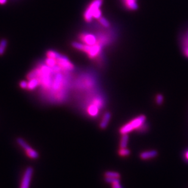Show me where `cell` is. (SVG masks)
Here are the masks:
<instances>
[{
    "label": "cell",
    "instance_id": "cell-1",
    "mask_svg": "<svg viewBox=\"0 0 188 188\" xmlns=\"http://www.w3.org/2000/svg\"><path fill=\"white\" fill-rule=\"evenodd\" d=\"M72 46L81 51L86 53L89 59L94 60L98 64L102 61V46L97 43L94 45H87L84 43L74 42L72 44Z\"/></svg>",
    "mask_w": 188,
    "mask_h": 188
},
{
    "label": "cell",
    "instance_id": "cell-2",
    "mask_svg": "<svg viewBox=\"0 0 188 188\" xmlns=\"http://www.w3.org/2000/svg\"><path fill=\"white\" fill-rule=\"evenodd\" d=\"M146 117L144 115H140L135 118H134L130 122L123 125L119 129L120 133L126 134L131 132L133 130L139 131V129L145 123Z\"/></svg>",
    "mask_w": 188,
    "mask_h": 188
},
{
    "label": "cell",
    "instance_id": "cell-3",
    "mask_svg": "<svg viewBox=\"0 0 188 188\" xmlns=\"http://www.w3.org/2000/svg\"><path fill=\"white\" fill-rule=\"evenodd\" d=\"M103 0H93L84 13V18L87 22H91L96 12L100 10Z\"/></svg>",
    "mask_w": 188,
    "mask_h": 188
},
{
    "label": "cell",
    "instance_id": "cell-4",
    "mask_svg": "<svg viewBox=\"0 0 188 188\" xmlns=\"http://www.w3.org/2000/svg\"><path fill=\"white\" fill-rule=\"evenodd\" d=\"M58 65L59 66L61 69L65 72H72L75 70V66L73 63L67 58L65 56L60 55L56 59Z\"/></svg>",
    "mask_w": 188,
    "mask_h": 188
},
{
    "label": "cell",
    "instance_id": "cell-5",
    "mask_svg": "<svg viewBox=\"0 0 188 188\" xmlns=\"http://www.w3.org/2000/svg\"><path fill=\"white\" fill-rule=\"evenodd\" d=\"M79 39L83 42V43L87 45H94L97 43L96 35L87 32L81 33L79 35Z\"/></svg>",
    "mask_w": 188,
    "mask_h": 188
},
{
    "label": "cell",
    "instance_id": "cell-6",
    "mask_svg": "<svg viewBox=\"0 0 188 188\" xmlns=\"http://www.w3.org/2000/svg\"><path fill=\"white\" fill-rule=\"evenodd\" d=\"M33 169L31 167L27 168L23 175L20 188H29L32 178Z\"/></svg>",
    "mask_w": 188,
    "mask_h": 188
},
{
    "label": "cell",
    "instance_id": "cell-7",
    "mask_svg": "<svg viewBox=\"0 0 188 188\" xmlns=\"http://www.w3.org/2000/svg\"><path fill=\"white\" fill-rule=\"evenodd\" d=\"M84 110L86 114L91 118L97 117L98 116L101 110V109L97 106L92 104H88L86 106H85Z\"/></svg>",
    "mask_w": 188,
    "mask_h": 188
},
{
    "label": "cell",
    "instance_id": "cell-8",
    "mask_svg": "<svg viewBox=\"0 0 188 188\" xmlns=\"http://www.w3.org/2000/svg\"><path fill=\"white\" fill-rule=\"evenodd\" d=\"M124 6L130 11H136L138 9L137 0H122Z\"/></svg>",
    "mask_w": 188,
    "mask_h": 188
},
{
    "label": "cell",
    "instance_id": "cell-9",
    "mask_svg": "<svg viewBox=\"0 0 188 188\" xmlns=\"http://www.w3.org/2000/svg\"><path fill=\"white\" fill-rule=\"evenodd\" d=\"M111 117V113L110 112H106L104 114V115H103V116L101 120L100 123V128L105 129L107 127V126L108 125V124H109Z\"/></svg>",
    "mask_w": 188,
    "mask_h": 188
},
{
    "label": "cell",
    "instance_id": "cell-10",
    "mask_svg": "<svg viewBox=\"0 0 188 188\" xmlns=\"http://www.w3.org/2000/svg\"><path fill=\"white\" fill-rule=\"evenodd\" d=\"M158 155V152L156 150H150L144 151L140 154V158L142 159L146 160L151 158H153Z\"/></svg>",
    "mask_w": 188,
    "mask_h": 188
},
{
    "label": "cell",
    "instance_id": "cell-11",
    "mask_svg": "<svg viewBox=\"0 0 188 188\" xmlns=\"http://www.w3.org/2000/svg\"><path fill=\"white\" fill-rule=\"evenodd\" d=\"M28 82V89L32 91L35 89L38 86H39V81L37 78H33L30 79H29Z\"/></svg>",
    "mask_w": 188,
    "mask_h": 188
},
{
    "label": "cell",
    "instance_id": "cell-12",
    "mask_svg": "<svg viewBox=\"0 0 188 188\" xmlns=\"http://www.w3.org/2000/svg\"><path fill=\"white\" fill-rule=\"evenodd\" d=\"M129 140V137L128 136V134H123L120 141V148H126L128 145Z\"/></svg>",
    "mask_w": 188,
    "mask_h": 188
},
{
    "label": "cell",
    "instance_id": "cell-13",
    "mask_svg": "<svg viewBox=\"0 0 188 188\" xmlns=\"http://www.w3.org/2000/svg\"><path fill=\"white\" fill-rule=\"evenodd\" d=\"M45 64L48 65V67L53 68L55 67V66L57 65L58 62H57V60L55 58H47L45 60Z\"/></svg>",
    "mask_w": 188,
    "mask_h": 188
},
{
    "label": "cell",
    "instance_id": "cell-14",
    "mask_svg": "<svg viewBox=\"0 0 188 188\" xmlns=\"http://www.w3.org/2000/svg\"><path fill=\"white\" fill-rule=\"evenodd\" d=\"M17 142L21 147H23L25 150L26 151H28V150L31 149V147L28 144H27L23 139H22L21 138H18L17 139Z\"/></svg>",
    "mask_w": 188,
    "mask_h": 188
},
{
    "label": "cell",
    "instance_id": "cell-15",
    "mask_svg": "<svg viewBox=\"0 0 188 188\" xmlns=\"http://www.w3.org/2000/svg\"><path fill=\"white\" fill-rule=\"evenodd\" d=\"M8 42L6 39H3L0 42V56L3 55L7 46Z\"/></svg>",
    "mask_w": 188,
    "mask_h": 188
},
{
    "label": "cell",
    "instance_id": "cell-16",
    "mask_svg": "<svg viewBox=\"0 0 188 188\" xmlns=\"http://www.w3.org/2000/svg\"><path fill=\"white\" fill-rule=\"evenodd\" d=\"M98 20L99 23H100V24L101 26H103L105 28H108L110 26V23L108 21V20L104 17H101Z\"/></svg>",
    "mask_w": 188,
    "mask_h": 188
},
{
    "label": "cell",
    "instance_id": "cell-17",
    "mask_svg": "<svg viewBox=\"0 0 188 188\" xmlns=\"http://www.w3.org/2000/svg\"><path fill=\"white\" fill-rule=\"evenodd\" d=\"M105 177H109V178H114L119 179L120 178V174L118 172H107L104 174Z\"/></svg>",
    "mask_w": 188,
    "mask_h": 188
},
{
    "label": "cell",
    "instance_id": "cell-18",
    "mask_svg": "<svg viewBox=\"0 0 188 188\" xmlns=\"http://www.w3.org/2000/svg\"><path fill=\"white\" fill-rule=\"evenodd\" d=\"M26 153H27V155H28V156H30V158H33V159H36L39 156L38 153L36 151L33 150L32 148L28 151H26Z\"/></svg>",
    "mask_w": 188,
    "mask_h": 188
},
{
    "label": "cell",
    "instance_id": "cell-19",
    "mask_svg": "<svg viewBox=\"0 0 188 188\" xmlns=\"http://www.w3.org/2000/svg\"><path fill=\"white\" fill-rule=\"evenodd\" d=\"M129 154L130 151L126 148H120V149L119 150V155L120 156H127L129 155Z\"/></svg>",
    "mask_w": 188,
    "mask_h": 188
},
{
    "label": "cell",
    "instance_id": "cell-20",
    "mask_svg": "<svg viewBox=\"0 0 188 188\" xmlns=\"http://www.w3.org/2000/svg\"><path fill=\"white\" fill-rule=\"evenodd\" d=\"M164 101V97L161 94H158L156 97V103L158 104H161L163 103Z\"/></svg>",
    "mask_w": 188,
    "mask_h": 188
},
{
    "label": "cell",
    "instance_id": "cell-21",
    "mask_svg": "<svg viewBox=\"0 0 188 188\" xmlns=\"http://www.w3.org/2000/svg\"><path fill=\"white\" fill-rule=\"evenodd\" d=\"M111 186H112V188H123L121 186V184H120V181L119 180L113 182V183H111Z\"/></svg>",
    "mask_w": 188,
    "mask_h": 188
},
{
    "label": "cell",
    "instance_id": "cell-22",
    "mask_svg": "<svg viewBox=\"0 0 188 188\" xmlns=\"http://www.w3.org/2000/svg\"><path fill=\"white\" fill-rule=\"evenodd\" d=\"M20 86L24 89H28V83L25 81H22L20 83Z\"/></svg>",
    "mask_w": 188,
    "mask_h": 188
},
{
    "label": "cell",
    "instance_id": "cell-23",
    "mask_svg": "<svg viewBox=\"0 0 188 188\" xmlns=\"http://www.w3.org/2000/svg\"><path fill=\"white\" fill-rule=\"evenodd\" d=\"M183 44L184 46H188V33L183 39Z\"/></svg>",
    "mask_w": 188,
    "mask_h": 188
},
{
    "label": "cell",
    "instance_id": "cell-24",
    "mask_svg": "<svg viewBox=\"0 0 188 188\" xmlns=\"http://www.w3.org/2000/svg\"><path fill=\"white\" fill-rule=\"evenodd\" d=\"M183 51L184 56L188 58V46H184Z\"/></svg>",
    "mask_w": 188,
    "mask_h": 188
},
{
    "label": "cell",
    "instance_id": "cell-25",
    "mask_svg": "<svg viewBox=\"0 0 188 188\" xmlns=\"http://www.w3.org/2000/svg\"><path fill=\"white\" fill-rule=\"evenodd\" d=\"M183 156H184V158L185 159V160L187 161V162H188V149H187L184 154H183Z\"/></svg>",
    "mask_w": 188,
    "mask_h": 188
},
{
    "label": "cell",
    "instance_id": "cell-26",
    "mask_svg": "<svg viewBox=\"0 0 188 188\" xmlns=\"http://www.w3.org/2000/svg\"><path fill=\"white\" fill-rule=\"evenodd\" d=\"M7 2V0H0V5H5Z\"/></svg>",
    "mask_w": 188,
    "mask_h": 188
}]
</instances>
